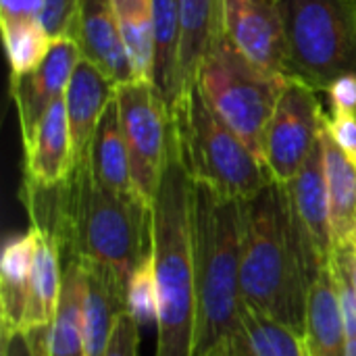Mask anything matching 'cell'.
Here are the masks:
<instances>
[{
  "mask_svg": "<svg viewBox=\"0 0 356 356\" xmlns=\"http://www.w3.org/2000/svg\"><path fill=\"white\" fill-rule=\"evenodd\" d=\"M327 100H330V115H356V75L346 73L334 79L327 90Z\"/></svg>",
  "mask_w": 356,
  "mask_h": 356,
  "instance_id": "obj_31",
  "label": "cell"
},
{
  "mask_svg": "<svg viewBox=\"0 0 356 356\" xmlns=\"http://www.w3.org/2000/svg\"><path fill=\"white\" fill-rule=\"evenodd\" d=\"M127 311L140 325L156 323L159 319V292L152 252L127 277Z\"/></svg>",
  "mask_w": 356,
  "mask_h": 356,
  "instance_id": "obj_28",
  "label": "cell"
},
{
  "mask_svg": "<svg viewBox=\"0 0 356 356\" xmlns=\"http://www.w3.org/2000/svg\"><path fill=\"white\" fill-rule=\"evenodd\" d=\"M246 202L194 181V265H196V350L194 356H229L242 330V246Z\"/></svg>",
  "mask_w": 356,
  "mask_h": 356,
  "instance_id": "obj_3",
  "label": "cell"
},
{
  "mask_svg": "<svg viewBox=\"0 0 356 356\" xmlns=\"http://www.w3.org/2000/svg\"><path fill=\"white\" fill-rule=\"evenodd\" d=\"M79 4L81 0H44L40 21L54 40L73 38L77 15H79Z\"/></svg>",
  "mask_w": 356,
  "mask_h": 356,
  "instance_id": "obj_29",
  "label": "cell"
},
{
  "mask_svg": "<svg viewBox=\"0 0 356 356\" xmlns=\"http://www.w3.org/2000/svg\"><path fill=\"white\" fill-rule=\"evenodd\" d=\"M288 79L250 63L223 35L207 54L198 86L211 108L263 163L265 129Z\"/></svg>",
  "mask_w": 356,
  "mask_h": 356,
  "instance_id": "obj_7",
  "label": "cell"
},
{
  "mask_svg": "<svg viewBox=\"0 0 356 356\" xmlns=\"http://www.w3.org/2000/svg\"><path fill=\"white\" fill-rule=\"evenodd\" d=\"M192 192L194 181L171 134L161 184L152 200V263L159 292L154 356H194L196 350Z\"/></svg>",
  "mask_w": 356,
  "mask_h": 356,
  "instance_id": "obj_2",
  "label": "cell"
},
{
  "mask_svg": "<svg viewBox=\"0 0 356 356\" xmlns=\"http://www.w3.org/2000/svg\"><path fill=\"white\" fill-rule=\"evenodd\" d=\"M242 332L254 356H309L305 334L259 311L252 305H242Z\"/></svg>",
  "mask_w": 356,
  "mask_h": 356,
  "instance_id": "obj_26",
  "label": "cell"
},
{
  "mask_svg": "<svg viewBox=\"0 0 356 356\" xmlns=\"http://www.w3.org/2000/svg\"><path fill=\"white\" fill-rule=\"evenodd\" d=\"M140 323L129 311H123L115 323L108 346L102 356H140Z\"/></svg>",
  "mask_w": 356,
  "mask_h": 356,
  "instance_id": "obj_30",
  "label": "cell"
},
{
  "mask_svg": "<svg viewBox=\"0 0 356 356\" xmlns=\"http://www.w3.org/2000/svg\"><path fill=\"white\" fill-rule=\"evenodd\" d=\"M23 202L31 223L54 236L60 263H100L129 277L152 252V207L102 186L86 159L60 186H25Z\"/></svg>",
  "mask_w": 356,
  "mask_h": 356,
  "instance_id": "obj_1",
  "label": "cell"
},
{
  "mask_svg": "<svg viewBox=\"0 0 356 356\" xmlns=\"http://www.w3.org/2000/svg\"><path fill=\"white\" fill-rule=\"evenodd\" d=\"M277 2H280V0H277Z\"/></svg>",
  "mask_w": 356,
  "mask_h": 356,
  "instance_id": "obj_39",
  "label": "cell"
},
{
  "mask_svg": "<svg viewBox=\"0 0 356 356\" xmlns=\"http://www.w3.org/2000/svg\"><path fill=\"white\" fill-rule=\"evenodd\" d=\"M353 242H355V246H356V232H355V236H353Z\"/></svg>",
  "mask_w": 356,
  "mask_h": 356,
  "instance_id": "obj_38",
  "label": "cell"
},
{
  "mask_svg": "<svg viewBox=\"0 0 356 356\" xmlns=\"http://www.w3.org/2000/svg\"><path fill=\"white\" fill-rule=\"evenodd\" d=\"M171 121L192 181L238 200L254 198L271 181L257 154L211 108L200 86L179 96L171 108Z\"/></svg>",
  "mask_w": 356,
  "mask_h": 356,
  "instance_id": "obj_5",
  "label": "cell"
},
{
  "mask_svg": "<svg viewBox=\"0 0 356 356\" xmlns=\"http://www.w3.org/2000/svg\"><path fill=\"white\" fill-rule=\"evenodd\" d=\"M6 56L10 65V79L25 75L40 67L48 56L54 38L46 31L40 19H0Z\"/></svg>",
  "mask_w": 356,
  "mask_h": 356,
  "instance_id": "obj_27",
  "label": "cell"
},
{
  "mask_svg": "<svg viewBox=\"0 0 356 356\" xmlns=\"http://www.w3.org/2000/svg\"><path fill=\"white\" fill-rule=\"evenodd\" d=\"M284 188L294 244L309 284H313L317 275L332 265L334 257V234L321 136L300 173Z\"/></svg>",
  "mask_w": 356,
  "mask_h": 356,
  "instance_id": "obj_10",
  "label": "cell"
},
{
  "mask_svg": "<svg viewBox=\"0 0 356 356\" xmlns=\"http://www.w3.org/2000/svg\"><path fill=\"white\" fill-rule=\"evenodd\" d=\"M29 229L33 234V254L23 332L48 327L52 323L63 286V263L54 236L46 227L35 223H31Z\"/></svg>",
  "mask_w": 356,
  "mask_h": 356,
  "instance_id": "obj_20",
  "label": "cell"
},
{
  "mask_svg": "<svg viewBox=\"0 0 356 356\" xmlns=\"http://www.w3.org/2000/svg\"><path fill=\"white\" fill-rule=\"evenodd\" d=\"M348 356H356V336H348Z\"/></svg>",
  "mask_w": 356,
  "mask_h": 356,
  "instance_id": "obj_37",
  "label": "cell"
},
{
  "mask_svg": "<svg viewBox=\"0 0 356 356\" xmlns=\"http://www.w3.org/2000/svg\"><path fill=\"white\" fill-rule=\"evenodd\" d=\"M154 25H156V67L154 86L165 98L169 111L181 96L179 86V0H152Z\"/></svg>",
  "mask_w": 356,
  "mask_h": 356,
  "instance_id": "obj_25",
  "label": "cell"
},
{
  "mask_svg": "<svg viewBox=\"0 0 356 356\" xmlns=\"http://www.w3.org/2000/svg\"><path fill=\"white\" fill-rule=\"evenodd\" d=\"M323 123L325 113L317 90L290 77L265 129L263 165L271 181L286 186L300 173L319 142Z\"/></svg>",
  "mask_w": 356,
  "mask_h": 356,
  "instance_id": "obj_9",
  "label": "cell"
},
{
  "mask_svg": "<svg viewBox=\"0 0 356 356\" xmlns=\"http://www.w3.org/2000/svg\"><path fill=\"white\" fill-rule=\"evenodd\" d=\"M73 40L86 60L98 67L115 86L136 81L113 0H81Z\"/></svg>",
  "mask_w": 356,
  "mask_h": 356,
  "instance_id": "obj_13",
  "label": "cell"
},
{
  "mask_svg": "<svg viewBox=\"0 0 356 356\" xmlns=\"http://www.w3.org/2000/svg\"><path fill=\"white\" fill-rule=\"evenodd\" d=\"M86 161L94 177L108 190L121 196L142 198L134 186L131 163H129V152H127V142H125V134L121 125V111H119L117 98H113L106 111L102 113L98 127L92 136Z\"/></svg>",
  "mask_w": 356,
  "mask_h": 356,
  "instance_id": "obj_19",
  "label": "cell"
},
{
  "mask_svg": "<svg viewBox=\"0 0 356 356\" xmlns=\"http://www.w3.org/2000/svg\"><path fill=\"white\" fill-rule=\"evenodd\" d=\"M25 146V186L54 188L73 171V148L65 96L58 98L38 123Z\"/></svg>",
  "mask_w": 356,
  "mask_h": 356,
  "instance_id": "obj_15",
  "label": "cell"
},
{
  "mask_svg": "<svg viewBox=\"0 0 356 356\" xmlns=\"http://www.w3.org/2000/svg\"><path fill=\"white\" fill-rule=\"evenodd\" d=\"M288 75L317 92L356 75V0H280Z\"/></svg>",
  "mask_w": 356,
  "mask_h": 356,
  "instance_id": "obj_6",
  "label": "cell"
},
{
  "mask_svg": "<svg viewBox=\"0 0 356 356\" xmlns=\"http://www.w3.org/2000/svg\"><path fill=\"white\" fill-rule=\"evenodd\" d=\"M83 273V325L88 356H102L115 323L127 311V277L100 263L77 261Z\"/></svg>",
  "mask_w": 356,
  "mask_h": 356,
  "instance_id": "obj_14",
  "label": "cell"
},
{
  "mask_svg": "<svg viewBox=\"0 0 356 356\" xmlns=\"http://www.w3.org/2000/svg\"><path fill=\"white\" fill-rule=\"evenodd\" d=\"M225 0H179V86L181 94L198 86L200 67L225 35Z\"/></svg>",
  "mask_w": 356,
  "mask_h": 356,
  "instance_id": "obj_18",
  "label": "cell"
},
{
  "mask_svg": "<svg viewBox=\"0 0 356 356\" xmlns=\"http://www.w3.org/2000/svg\"><path fill=\"white\" fill-rule=\"evenodd\" d=\"M25 334L33 356H88L83 325V273L77 261L63 263L60 298L52 323Z\"/></svg>",
  "mask_w": 356,
  "mask_h": 356,
  "instance_id": "obj_16",
  "label": "cell"
},
{
  "mask_svg": "<svg viewBox=\"0 0 356 356\" xmlns=\"http://www.w3.org/2000/svg\"><path fill=\"white\" fill-rule=\"evenodd\" d=\"M115 88L117 86L98 67H94L83 56L79 58L65 92V106L75 163L86 159L98 121L106 111L108 102L115 98Z\"/></svg>",
  "mask_w": 356,
  "mask_h": 356,
  "instance_id": "obj_17",
  "label": "cell"
},
{
  "mask_svg": "<svg viewBox=\"0 0 356 356\" xmlns=\"http://www.w3.org/2000/svg\"><path fill=\"white\" fill-rule=\"evenodd\" d=\"M309 288L290 227L286 188L269 181L246 202L242 298L305 334Z\"/></svg>",
  "mask_w": 356,
  "mask_h": 356,
  "instance_id": "obj_4",
  "label": "cell"
},
{
  "mask_svg": "<svg viewBox=\"0 0 356 356\" xmlns=\"http://www.w3.org/2000/svg\"><path fill=\"white\" fill-rule=\"evenodd\" d=\"M229 356H254L250 353V348H248V342H246V336H244L242 330H240V332L234 336V340H232Z\"/></svg>",
  "mask_w": 356,
  "mask_h": 356,
  "instance_id": "obj_36",
  "label": "cell"
},
{
  "mask_svg": "<svg viewBox=\"0 0 356 356\" xmlns=\"http://www.w3.org/2000/svg\"><path fill=\"white\" fill-rule=\"evenodd\" d=\"M325 127L340 150L356 165V115H325Z\"/></svg>",
  "mask_w": 356,
  "mask_h": 356,
  "instance_id": "obj_32",
  "label": "cell"
},
{
  "mask_svg": "<svg viewBox=\"0 0 356 356\" xmlns=\"http://www.w3.org/2000/svg\"><path fill=\"white\" fill-rule=\"evenodd\" d=\"M113 8L136 81L154 83L156 25L152 0H113Z\"/></svg>",
  "mask_w": 356,
  "mask_h": 356,
  "instance_id": "obj_24",
  "label": "cell"
},
{
  "mask_svg": "<svg viewBox=\"0 0 356 356\" xmlns=\"http://www.w3.org/2000/svg\"><path fill=\"white\" fill-rule=\"evenodd\" d=\"M325 154V179L330 196L334 248L350 242L356 232V165L332 140L325 123L321 129Z\"/></svg>",
  "mask_w": 356,
  "mask_h": 356,
  "instance_id": "obj_23",
  "label": "cell"
},
{
  "mask_svg": "<svg viewBox=\"0 0 356 356\" xmlns=\"http://www.w3.org/2000/svg\"><path fill=\"white\" fill-rule=\"evenodd\" d=\"M44 0H0V19H21L35 17L40 19Z\"/></svg>",
  "mask_w": 356,
  "mask_h": 356,
  "instance_id": "obj_33",
  "label": "cell"
},
{
  "mask_svg": "<svg viewBox=\"0 0 356 356\" xmlns=\"http://www.w3.org/2000/svg\"><path fill=\"white\" fill-rule=\"evenodd\" d=\"M305 342L309 356H348V336L332 265L309 288Z\"/></svg>",
  "mask_w": 356,
  "mask_h": 356,
  "instance_id": "obj_21",
  "label": "cell"
},
{
  "mask_svg": "<svg viewBox=\"0 0 356 356\" xmlns=\"http://www.w3.org/2000/svg\"><path fill=\"white\" fill-rule=\"evenodd\" d=\"M332 261L336 263V265H340L348 275H350V282H353V286H355L356 290V246L355 242L350 240V242H344V244H338L336 248H334V257H332Z\"/></svg>",
  "mask_w": 356,
  "mask_h": 356,
  "instance_id": "obj_34",
  "label": "cell"
},
{
  "mask_svg": "<svg viewBox=\"0 0 356 356\" xmlns=\"http://www.w3.org/2000/svg\"><path fill=\"white\" fill-rule=\"evenodd\" d=\"M2 356H33L27 334L15 332V334L2 336Z\"/></svg>",
  "mask_w": 356,
  "mask_h": 356,
  "instance_id": "obj_35",
  "label": "cell"
},
{
  "mask_svg": "<svg viewBox=\"0 0 356 356\" xmlns=\"http://www.w3.org/2000/svg\"><path fill=\"white\" fill-rule=\"evenodd\" d=\"M81 52L73 38H56L44 63L33 71L10 79L23 144L33 136L46 111L65 96Z\"/></svg>",
  "mask_w": 356,
  "mask_h": 356,
  "instance_id": "obj_12",
  "label": "cell"
},
{
  "mask_svg": "<svg viewBox=\"0 0 356 356\" xmlns=\"http://www.w3.org/2000/svg\"><path fill=\"white\" fill-rule=\"evenodd\" d=\"M115 98L121 111L134 186L152 207L173 134L171 111L159 88L148 81L117 86Z\"/></svg>",
  "mask_w": 356,
  "mask_h": 356,
  "instance_id": "obj_8",
  "label": "cell"
},
{
  "mask_svg": "<svg viewBox=\"0 0 356 356\" xmlns=\"http://www.w3.org/2000/svg\"><path fill=\"white\" fill-rule=\"evenodd\" d=\"M33 254V234L13 236L6 240L0 259V332L2 336L23 332L27 296H29V269Z\"/></svg>",
  "mask_w": 356,
  "mask_h": 356,
  "instance_id": "obj_22",
  "label": "cell"
},
{
  "mask_svg": "<svg viewBox=\"0 0 356 356\" xmlns=\"http://www.w3.org/2000/svg\"><path fill=\"white\" fill-rule=\"evenodd\" d=\"M223 23L227 40L242 56L269 73L288 75L286 29L277 0H225Z\"/></svg>",
  "mask_w": 356,
  "mask_h": 356,
  "instance_id": "obj_11",
  "label": "cell"
}]
</instances>
